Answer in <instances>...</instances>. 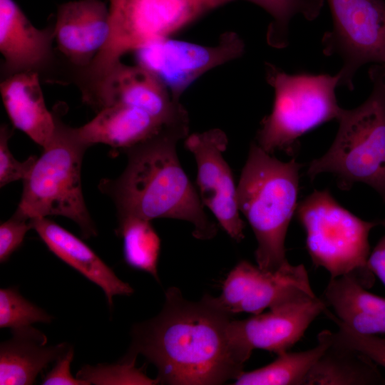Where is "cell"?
Instances as JSON below:
<instances>
[{"label": "cell", "instance_id": "30", "mask_svg": "<svg viewBox=\"0 0 385 385\" xmlns=\"http://www.w3.org/2000/svg\"><path fill=\"white\" fill-rule=\"evenodd\" d=\"M32 229L30 220L14 213L0 225V262L5 263L22 245L26 232Z\"/></svg>", "mask_w": 385, "mask_h": 385}, {"label": "cell", "instance_id": "25", "mask_svg": "<svg viewBox=\"0 0 385 385\" xmlns=\"http://www.w3.org/2000/svg\"><path fill=\"white\" fill-rule=\"evenodd\" d=\"M234 1V0H232ZM265 9L272 17L267 34V42L274 48H284L288 43V28L297 14L307 20H314L320 14L324 0H245Z\"/></svg>", "mask_w": 385, "mask_h": 385}, {"label": "cell", "instance_id": "19", "mask_svg": "<svg viewBox=\"0 0 385 385\" xmlns=\"http://www.w3.org/2000/svg\"><path fill=\"white\" fill-rule=\"evenodd\" d=\"M12 337L0 344V384L31 385L70 346L48 345L46 336L30 326L11 330Z\"/></svg>", "mask_w": 385, "mask_h": 385}, {"label": "cell", "instance_id": "23", "mask_svg": "<svg viewBox=\"0 0 385 385\" xmlns=\"http://www.w3.org/2000/svg\"><path fill=\"white\" fill-rule=\"evenodd\" d=\"M316 346L302 351H289L277 355L272 363L255 370L242 371L235 379L236 385H301L313 365L328 346V341L321 332Z\"/></svg>", "mask_w": 385, "mask_h": 385}, {"label": "cell", "instance_id": "11", "mask_svg": "<svg viewBox=\"0 0 385 385\" xmlns=\"http://www.w3.org/2000/svg\"><path fill=\"white\" fill-rule=\"evenodd\" d=\"M245 43L235 32L222 34L213 46L173 39L150 42L135 51L138 65L152 73L180 101L183 93L210 70L240 57Z\"/></svg>", "mask_w": 385, "mask_h": 385}, {"label": "cell", "instance_id": "14", "mask_svg": "<svg viewBox=\"0 0 385 385\" xmlns=\"http://www.w3.org/2000/svg\"><path fill=\"white\" fill-rule=\"evenodd\" d=\"M53 26L35 27L14 0H0V52L4 58L1 76L52 68Z\"/></svg>", "mask_w": 385, "mask_h": 385}, {"label": "cell", "instance_id": "12", "mask_svg": "<svg viewBox=\"0 0 385 385\" xmlns=\"http://www.w3.org/2000/svg\"><path fill=\"white\" fill-rule=\"evenodd\" d=\"M227 143L226 134L217 128L192 133L185 139V147L196 162V183L203 205L227 234L240 242L245 237V223L240 216L233 175L223 157Z\"/></svg>", "mask_w": 385, "mask_h": 385}, {"label": "cell", "instance_id": "2", "mask_svg": "<svg viewBox=\"0 0 385 385\" xmlns=\"http://www.w3.org/2000/svg\"><path fill=\"white\" fill-rule=\"evenodd\" d=\"M189 128H165L157 135L122 150L128 158L123 173L115 179H103L98 188L114 202L118 222L127 218L152 220L173 218L190 222L192 235L210 240L217 227L182 168L176 150Z\"/></svg>", "mask_w": 385, "mask_h": 385}, {"label": "cell", "instance_id": "33", "mask_svg": "<svg viewBox=\"0 0 385 385\" xmlns=\"http://www.w3.org/2000/svg\"><path fill=\"white\" fill-rule=\"evenodd\" d=\"M384 69H385V66H384Z\"/></svg>", "mask_w": 385, "mask_h": 385}, {"label": "cell", "instance_id": "32", "mask_svg": "<svg viewBox=\"0 0 385 385\" xmlns=\"http://www.w3.org/2000/svg\"><path fill=\"white\" fill-rule=\"evenodd\" d=\"M381 225L385 227V220H381ZM367 264L371 272L385 285V235L370 252Z\"/></svg>", "mask_w": 385, "mask_h": 385}, {"label": "cell", "instance_id": "10", "mask_svg": "<svg viewBox=\"0 0 385 385\" xmlns=\"http://www.w3.org/2000/svg\"><path fill=\"white\" fill-rule=\"evenodd\" d=\"M205 296L215 307L230 315L240 312L254 315L266 308L308 299L316 294L302 264L288 262L269 272L243 260L227 274L220 296Z\"/></svg>", "mask_w": 385, "mask_h": 385}, {"label": "cell", "instance_id": "21", "mask_svg": "<svg viewBox=\"0 0 385 385\" xmlns=\"http://www.w3.org/2000/svg\"><path fill=\"white\" fill-rule=\"evenodd\" d=\"M322 297L351 329L364 334L385 333V298L370 293L353 277L330 279Z\"/></svg>", "mask_w": 385, "mask_h": 385}, {"label": "cell", "instance_id": "24", "mask_svg": "<svg viewBox=\"0 0 385 385\" xmlns=\"http://www.w3.org/2000/svg\"><path fill=\"white\" fill-rule=\"evenodd\" d=\"M118 222L115 233L123 240L126 264L150 274L159 282L158 263L160 240L150 220L133 217Z\"/></svg>", "mask_w": 385, "mask_h": 385}, {"label": "cell", "instance_id": "16", "mask_svg": "<svg viewBox=\"0 0 385 385\" xmlns=\"http://www.w3.org/2000/svg\"><path fill=\"white\" fill-rule=\"evenodd\" d=\"M109 8L101 0H78L58 6L53 25L57 49L76 73L87 68L110 34Z\"/></svg>", "mask_w": 385, "mask_h": 385}, {"label": "cell", "instance_id": "6", "mask_svg": "<svg viewBox=\"0 0 385 385\" xmlns=\"http://www.w3.org/2000/svg\"><path fill=\"white\" fill-rule=\"evenodd\" d=\"M54 116V133L23 180L21 200L14 213L28 220L67 217L78 225L82 237L88 239L97 235V230L84 201L81 171L83 155L91 146L82 140L76 128Z\"/></svg>", "mask_w": 385, "mask_h": 385}, {"label": "cell", "instance_id": "17", "mask_svg": "<svg viewBox=\"0 0 385 385\" xmlns=\"http://www.w3.org/2000/svg\"><path fill=\"white\" fill-rule=\"evenodd\" d=\"M30 222L51 252L102 289L111 308L115 296L133 292L129 284L120 279L78 237L46 217L33 218Z\"/></svg>", "mask_w": 385, "mask_h": 385}, {"label": "cell", "instance_id": "3", "mask_svg": "<svg viewBox=\"0 0 385 385\" xmlns=\"http://www.w3.org/2000/svg\"><path fill=\"white\" fill-rule=\"evenodd\" d=\"M252 143L237 187V205L255 235L257 265L274 272L289 262L285 239L297 210L301 165L282 162Z\"/></svg>", "mask_w": 385, "mask_h": 385}, {"label": "cell", "instance_id": "4", "mask_svg": "<svg viewBox=\"0 0 385 385\" xmlns=\"http://www.w3.org/2000/svg\"><path fill=\"white\" fill-rule=\"evenodd\" d=\"M232 0H110V34L91 64L74 73L82 99L91 106L106 80L128 52L170 37Z\"/></svg>", "mask_w": 385, "mask_h": 385}, {"label": "cell", "instance_id": "31", "mask_svg": "<svg viewBox=\"0 0 385 385\" xmlns=\"http://www.w3.org/2000/svg\"><path fill=\"white\" fill-rule=\"evenodd\" d=\"M74 355L73 348L68 349L54 362L52 369L42 378L43 385H90L84 380L72 376L70 367Z\"/></svg>", "mask_w": 385, "mask_h": 385}, {"label": "cell", "instance_id": "5", "mask_svg": "<svg viewBox=\"0 0 385 385\" xmlns=\"http://www.w3.org/2000/svg\"><path fill=\"white\" fill-rule=\"evenodd\" d=\"M373 86L358 107L342 109L339 129L329 149L313 160L307 174L311 180L329 173L339 186L348 189L364 183L385 200V69L376 65L369 71Z\"/></svg>", "mask_w": 385, "mask_h": 385}, {"label": "cell", "instance_id": "18", "mask_svg": "<svg viewBox=\"0 0 385 385\" xmlns=\"http://www.w3.org/2000/svg\"><path fill=\"white\" fill-rule=\"evenodd\" d=\"M36 72H22L4 78L0 93L6 112L13 125L43 148L56 128L54 114L46 105Z\"/></svg>", "mask_w": 385, "mask_h": 385}, {"label": "cell", "instance_id": "26", "mask_svg": "<svg viewBox=\"0 0 385 385\" xmlns=\"http://www.w3.org/2000/svg\"><path fill=\"white\" fill-rule=\"evenodd\" d=\"M52 316L25 299L16 287L0 289V327L17 330L36 322L50 323Z\"/></svg>", "mask_w": 385, "mask_h": 385}, {"label": "cell", "instance_id": "29", "mask_svg": "<svg viewBox=\"0 0 385 385\" xmlns=\"http://www.w3.org/2000/svg\"><path fill=\"white\" fill-rule=\"evenodd\" d=\"M13 130L7 125H1L0 128V187L24 180L32 169L37 160L35 155L29 156L26 160L20 162L12 155L9 140Z\"/></svg>", "mask_w": 385, "mask_h": 385}, {"label": "cell", "instance_id": "8", "mask_svg": "<svg viewBox=\"0 0 385 385\" xmlns=\"http://www.w3.org/2000/svg\"><path fill=\"white\" fill-rule=\"evenodd\" d=\"M266 78L274 98L255 142L265 152L272 154L279 150L290 154L299 137L324 123L338 120L343 109L335 92L339 73L289 74L267 63Z\"/></svg>", "mask_w": 385, "mask_h": 385}, {"label": "cell", "instance_id": "7", "mask_svg": "<svg viewBox=\"0 0 385 385\" xmlns=\"http://www.w3.org/2000/svg\"><path fill=\"white\" fill-rule=\"evenodd\" d=\"M297 218L306 232L312 262L330 279L349 276L366 289L374 283L369 269V235L381 221H366L343 207L327 190H314L299 203Z\"/></svg>", "mask_w": 385, "mask_h": 385}, {"label": "cell", "instance_id": "13", "mask_svg": "<svg viewBox=\"0 0 385 385\" xmlns=\"http://www.w3.org/2000/svg\"><path fill=\"white\" fill-rule=\"evenodd\" d=\"M121 103L139 108L165 127L189 128L188 115L180 101L149 71L120 62L111 73L93 106L99 111Z\"/></svg>", "mask_w": 385, "mask_h": 385}, {"label": "cell", "instance_id": "22", "mask_svg": "<svg viewBox=\"0 0 385 385\" xmlns=\"http://www.w3.org/2000/svg\"><path fill=\"white\" fill-rule=\"evenodd\" d=\"M322 332L328 346L313 365L305 384H385V377L375 362L354 349L332 342L328 330Z\"/></svg>", "mask_w": 385, "mask_h": 385}, {"label": "cell", "instance_id": "1", "mask_svg": "<svg viewBox=\"0 0 385 385\" xmlns=\"http://www.w3.org/2000/svg\"><path fill=\"white\" fill-rule=\"evenodd\" d=\"M230 316L206 296L190 302L170 287L161 312L133 327L125 356L141 354L155 365L159 384L207 385L235 380L252 352L237 336Z\"/></svg>", "mask_w": 385, "mask_h": 385}, {"label": "cell", "instance_id": "20", "mask_svg": "<svg viewBox=\"0 0 385 385\" xmlns=\"http://www.w3.org/2000/svg\"><path fill=\"white\" fill-rule=\"evenodd\" d=\"M165 128L145 111L116 103L98 111L85 125L76 128L88 145L103 143L116 152L133 146L159 133Z\"/></svg>", "mask_w": 385, "mask_h": 385}, {"label": "cell", "instance_id": "27", "mask_svg": "<svg viewBox=\"0 0 385 385\" xmlns=\"http://www.w3.org/2000/svg\"><path fill=\"white\" fill-rule=\"evenodd\" d=\"M136 358L125 356L113 364L86 365L77 372L76 377L90 384H159L158 379L148 377L141 369L135 367Z\"/></svg>", "mask_w": 385, "mask_h": 385}, {"label": "cell", "instance_id": "9", "mask_svg": "<svg viewBox=\"0 0 385 385\" xmlns=\"http://www.w3.org/2000/svg\"><path fill=\"white\" fill-rule=\"evenodd\" d=\"M333 28L322 38L323 52L342 60L339 86L354 89L356 71L367 63L385 66V1L327 0Z\"/></svg>", "mask_w": 385, "mask_h": 385}, {"label": "cell", "instance_id": "15", "mask_svg": "<svg viewBox=\"0 0 385 385\" xmlns=\"http://www.w3.org/2000/svg\"><path fill=\"white\" fill-rule=\"evenodd\" d=\"M328 306L322 297L287 304L242 319L232 320L234 330L251 352L264 349L277 355L289 351Z\"/></svg>", "mask_w": 385, "mask_h": 385}, {"label": "cell", "instance_id": "28", "mask_svg": "<svg viewBox=\"0 0 385 385\" xmlns=\"http://www.w3.org/2000/svg\"><path fill=\"white\" fill-rule=\"evenodd\" d=\"M324 313L337 324V332L328 331L330 339L336 343L354 349L385 368V339L374 334L359 333L341 322L327 308Z\"/></svg>", "mask_w": 385, "mask_h": 385}]
</instances>
